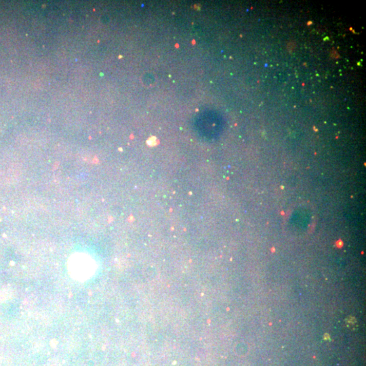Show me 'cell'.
Segmentation results:
<instances>
[{"instance_id": "1", "label": "cell", "mask_w": 366, "mask_h": 366, "mask_svg": "<svg viewBox=\"0 0 366 366\" xmlns=\"http://www.w3.org/2000/svg\"><path fill=\"white\" fill-rule=\"evenodd\" d=\"M72 275L78 279H85L89 277L92 270L91 264L89 259L84 256H78L72 260L70 267Z\"/></svg>"}]
</instances>
